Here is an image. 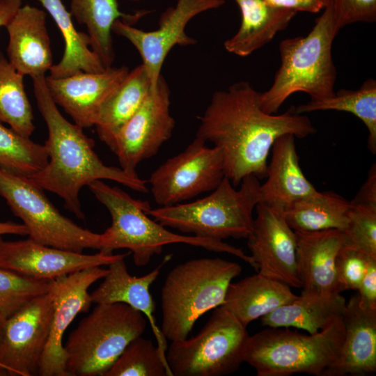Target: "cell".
Returning a JSON list of instances; mask_svg holds the SVG:
<instances>
[{"instance_id":"10","label":"cell","mask_w":376,"mask_h":376,"mask_svg":"<svg viewBox=\"0 0 376 376\" xmlns=\"http://www.w3.org/2000/svg\"><path fill=\"white\" fill-rule=\"evenodd\" d=\"M29 178L0 169V195L22 221L29 237L49 246L82 253L99 249L101 234L84 228L63 215Z\"/></svg>"},{"instance_id":"2","label":"cell","mask_w":376,"mask_h":376,"mask_svg":"<svg viewBox=\"0 0 376 376\" xmlns=\"http://www.w3.org/2000/svg\"><path fill=\"white\" fill-rule=\"evenodd\" d=\"M31 79L38 108L48 130L44 144L48 162L29 178L36 185L58 196L64 207L79 219H85L79 192L94 181L111 180L138 192L148 191L147 182L139 175L103 163L94 150V141L59 111L47 86L45 75Z\"/></svg>"},{"instance_id":"44","label":"cell","mask_w":376,"mask_h":376,"mask_svg":"<svg viewBox=\"0 0 376 376\" xmlns=\"http://www.w3.org/2000/svg\"><path fill=\"white\" fill-rule=\"evenodd\" d=\"M6 320L0 316V344L3 338Z\"/></svg>"},{"instance_id":"3","label":"cell","mask_w":376,"mask_h":376,"mask_svg":"<svg viewBox=\"0 0 376 376\" xmlns=\"http://www.w3.org/2000/svg\"><path fill=\"white\" fill-rule=\"evenodd\" d=\"M88 187L111 217V226L101 233L98 249L101 253L111 254L113 250L127 249L132 253L134 265L143 267L152 256L160 254L164 246L181 243L233 255L256 269L251 256L223 240L172 233L149 217L146 212L150 207L147 201L134 199L118 187L103 180L94 181Z\"/></svg>"},{"instance_id":"34","label":"cell","mask_w":376,"mask_h":376,"mask_svg":"<svg viewBox=\"0 0 376 376\" xmlns=\"http://www.w3.org/2000/svg\"><path fill=\"white\" fill-rule=\"evenodd\" d=\"M103 376H172L166 355L150 339L132 340Z\"/></svg>"},{"instance_id":"30","label":"cell","mask_w":376,"mask_h":376,"mask_svg":"<svg viewBox=\"0 0 376 376\" xmlns=\"http://www.w3.org/2000/svg\"><path fill=\"white\" fill-rule=\"evenodd\" d=\"M350 208V202L340 195L333 191H318L295 201L282 213L295 231L343 230L347 225Z\"/></svg>"},{"instance_id":"17","label":"cell","mask_w":376,"mask_h":376,"mask_svg":"<svg viewBox=\"0 0 376 376\" xmlns=\"http://www.w3.org/2000/svg\"><path fill=\"white\" fill-rule=\"evenodd\" d=\"M108 269L86 268L55 279L56 294L49 336L42 354L38 375L69 376L65 368L66 356L63 336L75 317L88 312L92 304L88 290L103 279Z\"/></svg>"},{"instance_id":"37","label":"cell","mask_w":376,"mask_h":376,"mask_svg":"<svg viewBox=\"0 0 376 376\" xmlns=\"http://www.w3.org/2000/svg\"><path fill=\"white\" fill-rule=\"evenodd\" d=\"M357 249L343 246L338 254L336 269L338 292L357 290L363 277L368 258Z\"/></svg>"},{"instance_id":"38","label":"cell","mask_w":376,"mask_h":376,"mask_svg":"<svg viewBox=\"0 0 376 376\" xmlns=\"http://www.w3.org/2000/svg\"><path fill=\"white\" fill-rule=\"evenodd\" d=\"M336 26L340 30L355 22L376 19V0H331Z\"/></svg>"},{"instance_id":"46","label":"cell","mask_w":376,"mask_h":376,"mask_svg":"<svg viewBox=\"0 0 376 376\" xmlns=\"http://www.w3.org/2000/svg\"><path fill=\"white\" fill-rule=\"evenodd\" d=\"M127 1H134V2H136V1H139L140 0H127Z\"/></svg>"},{"instance_id":"15","label":"cell","mask_w":376,"mask_h":376,"mask_svg":"<svg viewBox=\"0 0 376 376\" xmlns=\"http://www.w3.org/2000/svg\"><path fill=\"white\" fill-rule=\"evenodd\" d=\"M247 244L257 272L290 287L301 288L295 231L282 212L259 203Z\"/></svg>"},{"instance_id":"23","label":"cell","mask_w":376,"mask_h":376,"mask_svg":"<svg viewBox=\"0 0 376 376\" xmlns=\"http://www.w3.org/2000/svg\"><path fill=\"white\" fill-rule=\"evenodd\" d=\"M124 259L109 265L103 281L90 294L91 301L95 304L124 303L141 312L149 321L157 346L166 355V339L157 324L154 315L155 304L150 293V286L159 275L169 257H166L153 270L139 277L129 274Z\"/></svg>"},{"instance_id":"36","label":"cell","mask_w":376,"mask_h":376,"mask_svg":"<svg viewBox=\"0 0 376 376\" xmlns=\"http://www.w3.org/2000/svg\"><path fill=\"white\" fill-rule=\"evenodd\" d=\"M350 203L347 225L343 230L344 246L376 258V205Z\"/></svg>"},{"instance_id":"39","label":"cell","mask_w":376,"mask_h":376,"mask_svg":"<svg viewBox=\"0 0 376 376\" xmlns=\"http://www.w3.org/2000/svg\"><path fill=\"white\" fill-rule=\"evenodd\" d=\"M357 290L359 305L365 309H376V258H368Z\"/></svg>"},{"instance_id":"16","label":"cell","mask_w":376,"mask_h":376,"mask_svg":"<svg viewBox=\"0 0 376 376\" xmlns=\"http://www.w3.org/2000/svg\"><path fill=\"white\" fill-rule=\"evenodd\" d=\"M121 254H84L39 244L31 238L8 241L0 235V267L36 279H55L89 267L109 265Z\"/></svg>"},{"instance_id":"11","label":"cell","mask_w":376,"mask_h":376,"mask_svg":"<svg viewBox=\"0 0 376 376\" xmlns=\"http://www.w3.org/2000/svg\"><path fill=\"white\" fill-rule=\"evenodd\" d=\"M206 143L196 136L182 152L151 173L148 182L156 203L161 207L178 204L212 191L220 184L226 176L222 153Z\"/></svg>"},{"instance_id":"45","label":"cell","mask_w":376,"mask_h":376,"mask_svg":"<svg viewBox=\"0 0 376 376\" xmlns=\"http://www.w3.org/2000/svg\"><path fill=\"white\" fill-rule=\"evenodd\" d=\"M9 375L8 370L0 363V376H7Z\"/></svg>"},{"instance_id":"33","label":"cell","mask_w":376,"mask_h":376,"mask_svg":"<svg viewBox=\"0 0 376 376\" xmlns=\"http://www.w3.org/2000/svg\"><path fill=\"white\" fill-rule=\"evenodd\" d=\"M45 145L36 143L0 122V169L27 178L47 164Z\"/></svg>"},{"instance_id":"27","label":"cell","mask_w":376,"mask_h":376,"mask_svg":"<svg viewBox=\"0 0 376 376\" xmlns=\"http://www.w3.org/2000/svg\"><path fill=\"white\" fill-rule=\"evenodd\" d=\"M345 306L346 301L340 293L301 295L260 318L266 327H295L313 334L343 318Z\"/></svg>"},{"instance_id":"41","label":"cell","mask_w":376,"mask_h":376,"mask_svg":"<svg viewBox=\"0 0 376 376\" xmlns=\"http://www.w3.org/2000/svg\"><path fill=\"white\" fill-rule=\"evenodd\" d=\"M353 203H368L376 205V166L373 165L362 187L350 201Z\"/></svg>"},{"instance_id":"8","label":"cell","mask_w":376,"mask_h":376,"mask_svg":"<svg viewBox=\"0 0 376 376\" xmlns=\"http://www.w3.org/2000/svg\"><path fill=\"white\" fill-rule=\"evenodd\" d=\"M96 304L63 345L69 376H103L127 345L146 329V316L126 304Z\"/></svg>"},{"instance_id":"40","label":"cell","mask_w":376,"mask_h":376,"mask_svg":"<svg viewBox=\"0 0 376 376\" xmlns=\"http://www.w3.org/2000/svg\"><path fill=\"white\" fill-rule=\"evenodd\" d=\"M268 5L295 12L317 13L324 10L329 0H264Z\"/></svg>"},{"instance_id":"43","label":"cell","mask_w":376,"mask_h":376,"mask_svg":"<svg viewBox=\"0 0 376 376\" xmlns=\"http://www.w3.org/2000/svg\"><path fill=\"white\" fill-rule=\"evenodd\" d=\"M28 235L29 231L23 224H18L11 221H0V235Z\"/></svg>"},{"instance_id":"14","label":"cell","mask_w":376,"mask_h":376,"mask_svg":"<svg viewBox=\"0 0 376 376\" xmlns=\"http://www.w3.org/2000/svg\"><path fill=\"white\" fill-rule=\"evenodd\" d=\"M225 0H178L175 6L162 13L159 28L146 31L116 20L112 31L128 40L141 56L153 89L169 52L175 45L188 46L196 41L185 32L188 22L195 16L224 5Z\"/></svg>"},{"instance_id":"12","label":"cell","mask_w":376,"mask_h":376,"mask_svg":"<svg viewBox=\"0 0 376 376\" xmlns=\"http://www.w3.org/2000/svg\"><path fill=\"white\" fill-rule=\"evenodd\" d=\"M170 95L167 82L161 75L155 87L117 133L110 150L127 173L138 175L137 166L155 156L171 137L175 122L170 113Z\"/></svg>"},{"instance_id":"28","label":"cell","mask_w":376,"mask_h":376,"mask_svg":"<svg viewBox=\"0 0 376 376\" xmlns=\"http://www.w3.org/2000/svg\"><path fill=\"white\" fill-rule=\"evenodd\" d=\"M152 89L148 73L141 63L127 75L100 107L94 123L99 139L109 148L123 125L141 105Z\"/></svg>"},{"instance_id":"26","label":"cell","mask_w":376,"mask_h":376,"mask_svg":"<svg viewBox=\"0 0 376 376\" xmlns=\"http://www.w3.org/2000/svg\"><path fill=\"white\" fill-rule=\"evenodd\" d=\"M149 13L146 10L123 13L119 10L118 0H70L72 16L87 28L91 49L105 68L111 67L115 59L111 36L113 23L120 19L134 25Z\"/></svg>"},{"instance_id":"1","label":"cell","mask_w":376,"mask_h":376,"mask_svg":"<svg viewBox=\"0 0 376 376\" xmlns=\"http://www.w3.org/2000/svg\"><path fill=\"white\" fill-rule=\"evenodd\" d=\"M199 120L196 136L221 150L225 175L234 187L249 175L266 178L267 158L278 138L302 139L316 132L309 118L293 107L279 115L265 112L260 93L248 81L214 92Z\"/></svg>"},{"instance_id":"32","label":"cell","mask_w":376,"mask_h":376,"mask_svg":"<svg viewBox=\"0 0 376 376\" xmlns=\"http://www.w3.org/2000/svg\"><path fill=\"white\" fill-rule=\"evenodd\" d=\"M20 74L0 52V122L30 137L35 130L32 107Z\"/></svg>"},{"instance_id":"18","label":"cell","mask_w":376,"mask_h":376,"mask_svg":"<svg viewBox=\"0 0 376 376\" xmlns=\"http://www.w3.org/2000/svg\"><path fill=\"white\" fill-rule=\"evenodd\" d=\"M129 72L126 66L107 68L103 72H78L71 76L52 79L46 77L49 93L56 104L84 128L94 126L102 104L122 83Z\"/></svg>"},{"instance_id":"29","label":"cell","mask_w":376,"mask_h":376,"mask_svg":"<svg viewBox=\"0 0 376 376\" xmlns=\"http://www.w3.org/2000/svg\"><path fill=\"white\" fill-rule=\"evenodd\" d=\"M52 16L59 29L65 42L61 60L50 69L48 76L59 79L71 76L78 72H101L104 66L98 56L91 49L88 34L75 29L70 12L61 0H38Z\"/></svg>"},{"instance_id":"21","label":"cell","mask_w":376,"mask_h":376,"mask_svg":"<svg viewBox=\"0 0 376 376\" xmlns=\"http://www.w3.org/2000/svg\"><path fill=\"white\" fill-rule=\"evenodd\" d=\"M341 354L324 376L367 375L376 371V309L359 305V295L346 303Z\"/></svg>"},{"instance_id":"42","label":"cell","mask_w":376,"mask_h":376,"mask_svg":"<svg viewBox=\"0 0 376 376\" xmlns=\"http://www.w3.org/2000/svg\"><path fill=\"white\" fill-rule=\"evenodd\" d=\"M21 7L22 0H0V27H6Z\"/></svg>"},{"instance_id":"19","label":"cell","mask_w":376,"mask_h":376,"mask_svg":"<svg viewBox=\"0 0 376 376\" xmlns=\"http://www.w3.org/2000/svg\"><path fill=\"white\" fill-rule=\"evenodd\" d=\"M297 241V271L301 295L329 296L340 293L336 262L345 246L343 232L339 229L295 231Z\"/></svg>"},{"instance_id":"6","label":"cell","mask_w":376,"mask_h":376,"mask_svg":"<svg viewBox=\"0 0 376 376\" xmlns=\"http://www.w3.org/2000/svg\"><path fill=\"white\" fill-rule=\"evenodd\" d=\"M259 179L245 177L236 189L225 176L207 196L186 203L148 208L147 214L165 227L201 237L223 240L247 238L253 211L260 203Z\"/></svg>"},{"instance_id":"31","label":"cell","mask_w":376,"mask_h":376,"mask_svg":"<svg viewBox=\"0 0 376 376\" xmlns=\"http://www.w3.org/2000/svg\"><path fill=\"white\" fill-rule=\"evenodd\" d=\"M295 111L303 114L315 111L335 110L352 113L367 128L368 148L376 153V81L370 78L357 90L340 89L330 97L312 100L294 107Z\"/></svg>"},{"instance_id":"22","label":"cell","mask_w":376,"mask_h":376,"mask_svg":"<svg viewBox=\"0 0 376 376\" xmlns=\"http://www.w3.org/2000/svg\"><path fill=\"white\" fill-rule=\"evenodd\" d=\"M295 138L292 134H285L275 141L267 165V180L260 186V203L281 212L295 201L318 191L299 166Z\"/></svg>"},{"instance_id":"7","label":"cell","mask_w":376,"mask_h":376,"mask_svg":"<svg viewBox=\"0 0 376 376\" xmlns=\"http://www.w3.org/2000/svg\"><path fill=\"white\" fill-rule=\"evenodd\" d=\"M284 328L267 327L249 336L244 362L258 376H324L338 361L345 336L343 318L313 334Z\"/></svg>"},{"instance_id":"5","label":"cell","mask_w":376,"mask_h":376,"mask_svg":"<svg viewBox=\"0 0 376 376\" xmlns=\"http://www.w3.org/2000/svg\"><path fill=\"white\" fill-rule=\"evenodd\" d=\"M241 272L238 263L220 258L192 259L173 268L161 290L164 338L186 339L201 316L224 304L229 285Z\"/></svg>"},{"instance_id":"4","label":"cell","mask_w":376,"mask_h":376,"mask_svg":"<svg viewBox=\"0 0 376 376\" xmlns=\"http://www.w3.org/2000/svg\"><path fill=\"white\" fill-rule=\"evenodd\" d=\"M331 0L305 36L283 40L279 44L281 65L269 88L260 93V104L274 114L293 93L304 92L312 100L335 93L336 69L332 58L333 41L338 33Z\"/></svg>"},{"instance_id":"35","label":"cell","mask_w":376,"mask_h":376,"mask_svg":"<svg viewBox=\"0 0 376 376\" xmlns=\"http://www.w3.org/2000/svg\"><path fill=\"white\" fill-rule=\"evenodd\" d=\"M54 279H36L0 267V316L6 320L31 300L49 292Z\"/></svg>"},{"instance_id":"9","label":"cell","mask_w":376,"mask_h":376,"mask_svg":"<svg viewBox=\"0 0 376 376\" xmlns=\"http://www.w3.org/2000/svg\"><path fill=\"white\" fill-rule=\"evenodd\" d=\"M249 335L223 305L194 336L171 341L166 358L172 376H222L235 372L244 362Z\"/></svg>"},{"instance_id":"24","label":"cell","mask_w":376,"mask_h":376,"mask_svg":"<svg viewBox=\"0 0 376 376\" xmlns=\"http://www.w3.org/2000/svg\"><path fill=\"white\" fill-rule=\"evenodd\" d=\"M235 1L241 11L242 22L237 33L226 40L224 46L229 53L242 57L269 43L287 28L297 13L272 7L264 0Z\"/></svg>"},{"instance_id":"20","label":"cell","mask_w":376,"mask_h":376,"mask_svg":"<svg viewBox=\"0 0 376 376\" xmlns=\"http://www.w3.org/2000/svg\"><path fill=\"white\" fill-rule=\"evenodd\" d=\"M47 13L29 4L22 6L6 26L8 61L22 75H45L52 64Z\"/></svg>"},{"instance_id":"13","label":"cell","mask_w":376,"mask_h":376,"mask_svg":"<svg viewBox=\"0 0 376 376\" xmlns=\"http://www.w3.org/2000/svg\"><path fill=\"white\" fill-rule=\"evenodd\" d=\"M55 294L54 279L49 292L36 297L6 320L0 363L9 375H38L51 330Z\"/></svg>"},{"instance_id":"25","label":"cell","mask_w":376,"mask_h":376,"mask_svg":"<svg viewBox=\"0 0 376 376\" xmlns=\"http://www.w3.org/2000/svg\"><path fill=\"white\" fill-rule=\"evenodd\" d=\"M297 297L287 284L257 273L230 283L223 306L247 327Z\"/></svg>"}]
</instances>
